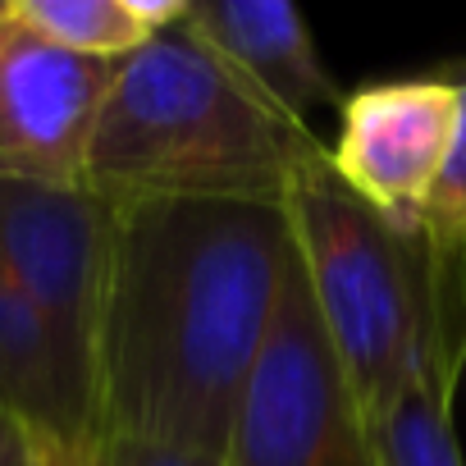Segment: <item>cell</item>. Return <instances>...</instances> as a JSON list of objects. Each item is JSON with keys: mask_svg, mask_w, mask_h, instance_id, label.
<instances>
[{"mask_svg": "<svg viewBox=\"0 0 466 466\" xmlns=\"http://www.w3.org/2000/svg\"><path fill=\"white\" fill-rule=\"evenodd\" d=\"M293 266L284 197L115 201L92 339L96 443L224 457Z\"/></svg>", "mask_w": 466, "mask_h": 466, "instance_id": "cell-1", "label": "cell"}, {"mask_svg": "<svg viewBox=\"0 0 466 466\" xmlns=\"http://www.w3.org/2000/svg\"><path fill=\"white\" fill-rule=\"evenodd\" d=\"M284 206L302 289L366 420L420 384L457 389L466 279L439 270L425 233H402L370 210L329 169V147L293 174Z\"/></svg>", "mask_w": 466, "mask_h": 466, "instance_id": "cell-2", "label": "cell"}, {"mask_svg": "<svg viewBox=\"0 0 466 466\" xmlns=\"http://www.w3.org/2000/svg\"><path fill=\"white\" fill-rule=\"evenodd\" d=\"M316 156L311 128L252 96L178 19L115 65L83 183L110 201L284 197Z\"/></svg>", "mask_w": 466, "mask_h": 466, "instance_id": "cell-3", "label": "cell"}, {"mask_svg": "<svg viewBox=\"0 0 466 466\" xmlns=\"http://www.w3.org/2000/svg\"><path fill=\"white\" fill-rule=\"evenodd\" d=\"M224 466H380L370 420L329 352L298 266L243 393Z\"/></svg>", "mask_w": 466, "mask_h": 466, "instance_id": "cell-4", "label": "cell"}, {"mask_svg": "<svg viewBox=\"0 0 466 466\" xmlns=\"http://www.w3.org/2000/svg\"><path fill=\"white\" fill-rule=\"evenodd\" d=\"M115 243V201L87 183L0 178V270L92 375V339Z\"/></svg>", "mask_w": 466, "mask_h": 466, "instance_id": "cell-5", "label": "cell"}, {"mask_svg": "<svg viewBox=\"0 0 466 466\" xmlns=\"http://www.w3.org/2000/svg\"><path fill=\"white\" fill-rule=\"evenodd\" d=\"M457 78L425 74L375 83L339 106V137L329 169L393 228L420 233L430 192L452 147Z\"/></svg>", "mask_w": 466, "mask_h": 466, "instance_id": "cell-6", "label": "cell"}, {"mask_svg": "<svg viewBox=\"0 0 466 466\" xmlns=\"http://www.w3.org/2000/svg\"><path fill=\"white\" fill-rule=\"evenodd\" d=\"M115 65L24 28L0 0V178L83 183Z\"/></svg>", "mask_w": 466, "mask_h": 466, "instance_id": "cell-7", "label": "cell"}, {"mask_svg": "<svg viewBox=\"0 0 466 466\" xmlns=\"http://www.w3.org/2000/svg\"><path fill=\"white\" fill-rule=\"evenodd\" d=\"M183 28L252 96L298 128H311V110L343 106L307 19L289 0H187Z\"/></svg>", "mask_w": 466, "mask_h": 466, "instance_id": "cell-8", "label": "cell"}, {"mask_svg": "<svg viewBox=\"0 0 466 466\" xmlns=\"http://www.w3.org/2000/svg\"><path fill=\"white\" fill-rule=\"evenodd\" d=\"M0 407L51 448L92 452L96 443L92 375L5 270H0Z\"/></svg>", "mask_w": 466, "mask_h": 466, "instance_id": "cell-9", "label": "cell"}, {"mask_svg": "<svg viewBox=\"0 0 466 466\" xmlns=\"http://www.w3.org/2000/svg\"><path fill=\"white\" fill-rule=\"evenodd\" d=\"M5 5L37 37L110 65L147 46L156 33H169L187 15V0H5Z\"/></svg>", "mask_w": 466, "mask_h": 466, "instance_id": "cell-10", "label": "cell"}, {"mask_svg": "<svg viewBox=\"0 0 466 466\" xmlns=\"http://www.w3.org/2000/svg\"><path fill=\"white\" fill-rule=\"evenodd\" d=\"M380 466H466L452 434V389L420 384L393 411L370 420Z\"/></svg>", "mask_w": 466, "mask_h": 466, "instance_id": "cell-11", "label": "cell"}, {"mask_svg": "<svg viewBox=\"0 0 466 466\" xmlns=\"http://www.w3.org/2000/svg\"><path fill=\"white\" fill-rule=\"evenodd\" d=\"M452 78H457L452 147H448V160L439 169V183L430 192L420 233H425V243H430L439 270H448L452 279H466V69H457Z\"/></svg>", "mask_w": 466, "mask_h": 466, "instance_id": "cell-12", "label": "cell"}, {"mask_svg": "<svg viewBox=\"0 0 466 466\" xmlns=\"http://www.w3.org/2000/svg\"><path fill=\"white\" fill-rule=\"evenodd\" d=\"M92 466H224V457L192 452V448H160V443H124V439H101L87 452Z\"/></svg>", "mask_w": 466, "mask_h": 466, "instance_id": "cell-13", "label": "cell"}, {"mask_svg": "<svg viewBox=\"0 0 466 466\" xmlns=\"http://www.w3.org/2000/svg\"><path fill=\"white\" fill-rule=\"evenodd\" d=\"M0 466H46L42 439L5 407H0Z\"/></svg>", "mask_w": 466, "mask_h": 466, "instance_id": "cell-14", "label": "cell"}, {"mask_svg": "<svg viewBox=\"0 0 466 466\" xmlns=\"http://www.w3.org/2000/svg\"><path fill=\"white\" fill-rule=\"evenodd\" d=\"M42 457H46V466H92L87 452H65V448H51V443H42Z\"/></svg>", "mask_w": 466, "mask_h": 466, "instance_id": "cell-15", "label": "cell"}]
</instances>
